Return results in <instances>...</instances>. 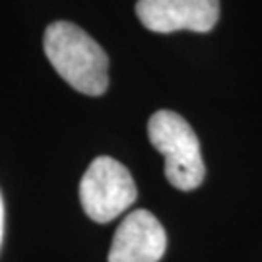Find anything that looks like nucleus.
Listing matches in <instances>:
<instances>
[{
	"instance_id": "f257e3e1",
	"label": "nucleus",
	"mask_w": 262,
	"mask_h": 262,
	"mask_svg": "<svg viewBox=\"0 0 262 262\" xmlns=\"http://www.w3.org/2000/svg\"><path fill=\"white\" fill-rule=\"evenodd\" d=\"M43 49L49 62L70 88L85 95H103L109 88V56L84 29L55 21L45 29Z\"/></svg>"
},
{
	"instance_id": "f03ea898",
	"label": "nucleus",
	"mask_w": 262,
	"mask_h": 262,
	"mask_svg": "<svg viewBox=\"0 0 262 262\" xmlns=\"http://www.w3.org/2000/svg\"><path fill=\"white\" fill-rule=\"evenodd\" d=\"M151 146L165 158V177L179 190H194L202 185L206 167L196 132L179 113L161 109L148 121Z\"/></svg>"
},
{
	"instance_id": "7ed1b4c3",
	"label": "nucleus",
	"mask_w": 262,
	"mask_h": 262,
	"mask_svg": "<svg viewBox=\"0 0 262 262\" xmlns=\"http://www.w3.org/2000/svg\"><path fill=\"white\" fill-rule=\"evenodd\" d=\"M138 190L130 171L109 156L95 158L80 181V202L85 215L109 224L136 202Z\"/></svg>"
},
{
	"instance_id": "20e7f679",
	"label": "nucleus",
	"mask_w": 262,
	"mask_h": 262,
	"mask_svg": "<svg viewBox=\"0 0 262 262\" xmlns=\"http://www.w3.org/2000/svg\"><path fill=\"white\" fill-rule=\"evenodd\" d=\"M136 16L142 26L156 33L181 29L206 33L220 18V0H138Z\"/></svg>"
},
{
	"instance_id": "39448f33",
	"label": "nucleus",
	"mask_w": 262,
	"mask_h": 262,
	"mask_svg": "<svg viewBox=\"0 0 262 262\" xmlns=\"http://www.w3.org/2000/svg\"><path fill=\"white\" fill-rule=\"evenodd\" d=\"M167 251V233L148 210L124 215L113 235L109 262H159Z\"/></svg>"
},
{
	"instance_id": "423d86ee",
	"label": "nucleus",
	"mask_w": 262,
	"mask_h": 262,
	"mask_svg": "<svg viewBox=\"0 0 262 262\" xmlns=\"http://www.w3.org/2000/svg\"><path fill=\"white\" fill-rule=\"evenodd\" d=\"M2 239H4V200L0 192V247H2Z\"/></svg>"
}]
</instances>
